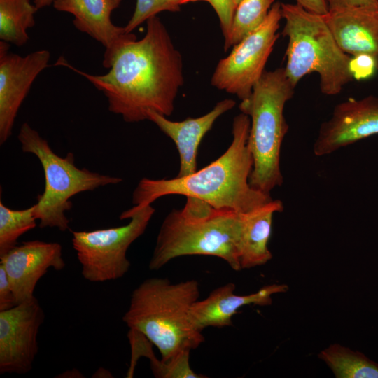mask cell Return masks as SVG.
<instances>
[{"mask_svg":"<svg viewBox=\"0 0 378 378\" xmlns=\"http://www.w3.org/2000/svg\"><path fill=\"white\" fill-rule=\"evenodd\" d=\"M146 23L145 36L123 45L105 74L78 70L62 57L55 64L89 80L106 97L108 110L127 122L148 120L149 111L170 115L183 84L182 57L166 27L157 15Z\"/></svg>","mask_w":378,"mask_h":378,"instance_id":"6da1fadb","label":"cell"},{"mask_svg":"<svg viewBox=\"0 0 378 378\" xmlns=\"http://www.w3.org/2000/svg\"><path fill=\"white\" fill-rule=\"evenodd\" d=\"M250 125L248 115H237L230 146L199 171L183 177L142 178L132 193L134 206L144 207L161 197L180 195L202 200L216 209L246 213L272 200L270 195L254 189L249 183L253 167L248 146Z\"/></svg>","mask_w":378,"mask_h":378,"instance_id":"7a4b0ae2","label":"cell"},{"mask_svg":"<svg viewBox=\"0 0 378 378\" xmlns=\"http://www.w3.org/2000/svg\"><path fill=\"white\" fill-rule=\"evenodd\" d=\"M200 294L194 279L175 284L165 278L146 279L132 291L122 321L154 344L167 364L204 341L190 316Z\"/></svg>","mask_w":378,"mask_h":378,"instance_id":"3957f363","label":"cell"},{"mask_svg":"<svg viewBox=\"0 0 378 378\" xmlns=\"http://www.w3.org/2000/svg\"><path fill=\"white\" fill-rule=\"evenodd\" d=\"M181 209L164 218L158 232L148 267L156 271L172 260L184 255H211L241 270L239 246L241 213L216 209L192 197Z\"/></svg>","mask_w":378,"mask_h":378,"instance_id":"277c9868","label":"cell"},{"mask_svg":"<svg viewBox=\"0 0 378 378\" xmlns=\"http://www.w3.org/2000/svg\"><path fill=\"white\" fill-rule=\"evenodd\" d=\"M295 88L284 68L265 71L251 95L239 106L241 113L248 115L251 120L248 146L253 167L249 183L265 194L270 195L284 181L281 148L288 130L284 110Z\"/></svg>","mask_w":378,"mask_h":378,"instance_id":"5b68a950","label":"cell"},{"mask_svg":"<svg viewBox=\"0 0 378 378\" xmlns=\"http://www.w3.org/2000/svg\"><path fill=\"white\" fill-rule=\"evenodd\" d=\"M281 10L282 34L288 39L284 69L291 84L295 88L303 77L315 72L323 94H340L354 80L351 56L340 48L322 15L298 4L281 3Z\"/></svg>","mask_w":378,"mask_h":378,"instance_id":"8992f818","label":"cell"},{"mask_svg":"<svg viewBox=\"0 0 378 378\" xmlns=\"http://www.w3.org/2000/svg\"><path fill=\"white\" fill-rule=\"evenodd\" d=\"M18 139L22 151L34 155L44 172L45 189L37 196L34 204V215L40 228L57 227L66 231L69 229L70 220L65 214L73 206L70 200L73 196L122 181L120 177L78 168L72 153L65 157L57 155L48 142L26 122L21 125Z\"/></svg>","mask_w":378,"mask_h":378,"instance_id":"52a82bcc","label":"cell"},{"mask_svg":"<svg viewBox=\"0 0 378 378\" xmlns=\"http://www.w3.org/2000/svg\"><path fill=\"white\" fill-rule=\"evenodd\" d=\"M154 213L151 204L141 208L133 206L120 216L121 220L131 219L125 225L72 231V245L83 278L94 283L122 278L130 267L127 251L144 233Z\"/></svg>","mask_w":378,"mask_h":378,"instance_id":"ba28073f","label":"cell"},{"mask_svg":"<svg viewBox=\"0 0 378 378\" xmlns=\"http://www.w3.org/2000/svg\"><path fill=\"white\" fill-rule=\"evenodd\" d=\"M282 18L281 3L275 1L264 22L219 61L211 79V85L236 95L241 101L247 99L265 71L279 37L278 29Z\"/></svg>","mask_w":378,"mask_h":378,"instance_id":"9c48e42d","label":"cell"},{"mask_svg":"<svg viewBox=\"0 0 378 378\" xmlns=\"http://www.w3.org/2000/svg\"><path fill=\"white\" fill-rule=\"evenodd\" d=\"M45 318L38 299L0 312V373L24 374L38 354V333Z\"/></svg>","mask_w":378,"mask_h":378,"instance_id":"30bf717a","label":"cell"},{"mask_svg":"<svg viewBox=\"0 0 378 378\" xmlns=\"http://www.w3.org/2000/svg\"><path fill=\"white\" fill-rule=\"evenodd\" d=\"M50 53L39 50L20 56L0 41V144L10 136L18 112L39 74L49 66Z\"/></svg>","mask_w":378,"mask_h":378,"instance_id":"8fae6325","label":"cell"},{"mask_svg":"<svg viewBox=\"0 0 378 378\" xmlns=\"http://www.w3.org/2000/svg\"><path fill=\"white\" fill-rule=\"evenodd\" d=\"M378 134V97L349 98L337 104L323 122L313 146L316 156L327 155L361 139Z\"/></svg>","mask_w":378,"mask_h":378,"instance_id":"7c38bea8","label":"cell"},{"mask_svg":"<svg viewBox=\"0 0 378 378\" xmlns=\"http://www.w3.org/2000/svg\"><path fill=\"white\" fill-rule=\"evenodd\" d=\"M16 304L32 298L39 279L49 268L57 271L65 267L62 246L40 240L24 241L0 257Z\"/></svg>","mask_w":378,"mask_h":378,"instance_id":"4fadbf2b","label":"cell"},{"mask_svg":"<svg viewBox=\"0 0 378 378\" xmlns=\"http://www.w3.org/2000/svg\"><path fill=\"white\" fill-rule=\"evenodd\" d=\"M122 0H54V8L71 14L74 27L104 48L102 64L108 69L119 50L125 43L136 39L135 34H127L124 27L115 25L111 21L112 12L118 8Z\"/></svg>","mask_w":378,"mask_h":378,"instance_id":"5bb4252c","label":"cell"},{"mask_svg":"<svg viewBox=\"0 0 378 378\" xmlns=\"http://www.w3.org/2000/svg\"><path fill=\"white\" fill-rule=\"evenodd\" d=\"M323 16L345 53L370 55L378 68V5L330 10Z\"/></svg>","mask_w":378,"mask_h":378,"instance_id":"9a60e30c","label":"cell"},{"mask_svg":"<svg viewBox=\"0 0 378 378\" xmlns=\"http://www.w3.org/2000/svg\"><path fill=\"white\" fill-rule=\"evenodd\" d=\"M236 286L227 283L214 290L204 300L195 302L190 309V316L195 326L201 331L207 327L223 328L232 325V317L243 306L270 305L272 296L285 293V284H272L262 287L256 293L240 295L234 293Z\"/></svg>","mask_w":378,"mask_h":378,"instance_id":"2e32d148","label":"cell"},{"mask_svg":"<svg viewBox=\"0 0 378 378\" xmlns=\"http://www.w3.org/2000/svg\"><path fill=\"white\" fill-rule=\"evenodd\" d=\"M235 101L225 99L218 102L209 113L197 117L173 121L155 111H149L148 120L175 144L180 158V169L176 177L188 176L197 171V156L199 146L204 135L211 129L215 121L235 106Z\"/></svg>","mask_w":378,"mask_h":378,"instance_id":"e0dca14e","label":"cell"},{"mask_svg":"<svg viewBox=\"0 0 378 378\" xmlns=\"http://www.w3.org/2000/svg\"><path fill=\"white\" fill-rule=\"evenodd\" d=\"M280 200H272L246 213H241L242 227L239 246L241 270L266 264L272 258L268 248L274 214L281 212Z\"/></svg>","mask_w":378,"mask_h":378,"instance_id":"ac0fdd59","label":"cell"},{"mask_svg":"<svg viewBox=\"0 0 378 378\" xmlns=\"http://www.w3.org/2000/svg\"><path fill=\"white\" fill-rule=\"evenodd\" d=\"M38 10L29 0H0V39L18 47L29 40L27 29L35 24Z\"/></svg>","mask_w":378,"mask_h":378,"instance_id":"d6986e66","label":"cell"},{"mask_svg":"<svg viewBox=\"0 0 378 378\" xmlns=\"http://www.w3.org/2000/svg\"><path fill=\"white\" fill-rule=\"evenodd\" d=\"M337 378H378V363L363 354L333 344L318 354Z\"/></svg>","mask_w":378,"mask_h":378,"instance_id":"ffe728a7","label":"cell"},{"mask_svg":"<svg viewBox=\"0 0 378 378\" xmlns=\"http://www.w3.org/2000/svg\"><path fill=\"white\" fill-rule=\"evenodd\" d=\"M275 0H241L237 6L224 50L234 46L265 20Z\"/></svg>","mask_w":378,"mask_h":378,"instance_id":"44dd1931","label":"cell"},{"mask_svg":"<svg viewBox=\"0 0 378 378\" xmlns=\"http://www.w3.org/2000/svg\"><path fill=\"white\" fill-rule=\"evenodd\" d=\"M34 204L24 209L8 208L0 201V257L15 246L18 238L36 226Z\"/></svg>","mask_w":378,"mask_h":378,"instance_id":"7402d4cb","label":"cell"},{"mask_svg":"<svg viewBox=\"0 0 378 378\" xmlns=\"http://www.w3.org/2000/svg\"><path fill=\"white\" fill-rule=\"evenodd\" d=\"M162 11H178L169 0H136L134 12L125 27L127 34L150 18Z\"/></svg>","mask_w":378,"mask_h":378,"instance_id":"603a6c76","label":"cell"},{"mask_svg":"<svg viewBox=\"0 0 378 378\" xmlns=\"http://www.w3.org/2000/svg\"><path fill=\"white\" fill-rule=\"evenodd\" d=\"M204 1L208 2L217 14L224 38L230 33L237 4L236 0H181V5Z\"/></svg>","mask_w":378,"mask_h":378,"instance_id":"cb8c5ba5","label":"cell"},{"mask_svg":"<svg viewBox=\"0 0 378 378\" xmlns=\"http://www.w3.org/2000/svg\"><path fill=\"white\" fill-rule=\"evenodd\" d=\"M350 69L354 80H366L373 76L378 71L376 61L370 55L351 56Z\"/></svg>","mask_w":378,"mask_h":378,"instance_id":"d4e9b609","label":"cell"},{"mask_svg":"<svg viewBox=\"0 0 378 378\" xmlns=\"http://www.w3.org/2000/svg\"><path fill=\"white\" fill-rule=\"evenodd\" d=\"M16 304L6 272L0 265V312L9 309Z\"/></svg>","mask_w":378,"mask_h":378,"instance_id":"484cf974","label":"cell"},{"mask_svg":"<svg viewBox=\"0 0 378 378\" xmlns=\"http://www.w3.org/2000/svg\"><path fill=\"white\" fill-rule=\"evenodd\" d=\"M328 11L354 6L378 5V0H326Z\"/></svg>","mask_w":378,"mask_h":378,"instance_id":"4316f807","label":"cell"},{"mask_svg":"<svg viewBox=\"0 0 378 378\" xmlns=\"http://www.w3.org/2000/svg\"><path fill=\"white\" fill-rule=\"evenodd\" d=\"M296 4L307 10L318 15H325L328 12L326 0H295Z\"/></svg>","mask_w":378,"mask_h":378,"instance_id":"83f0119b","label":"cell"},{"mask_svg":"<svg viewBox=\"0 0 378 378\" xmlns=\"http://www.w3.org/2000/svg\"><path fill=\"white\" fill-rule=\"evenodd\" d=\"M53 1L54 0H34V4L38 10L50 6Z\"/></svg>","mask_w":378,"mask_h":378,"instance_id":"f1b7e54d","label":"cell"},{"mask_svg":"<svg viewBox=\"0 0 378 378\" xmlns=\"http://www.w3.org/2000/svg\"><path fill=\"white\" fill-rule=\"evenodd\" d=\"M241 1V0H236L237 4L238 5L239 3Z\"/></svg>","mask_w":378,"mask_h":378,"instance_id":"f546056e","label":"cell"}]
</instances>
